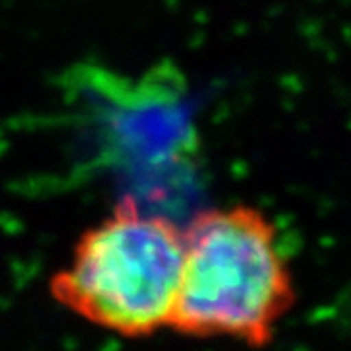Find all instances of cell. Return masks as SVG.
Wrapping results in <instances>:
<instances>
[{
    "label": "cell",
    "mask_w": 351,
    "mask_h": 351,
    "mask_svg": "<svg viewBox=\"0 0 351 351\" xmlns=\"http://www.w3.org/2000/svg\"><path fill=\"white\" fill-rule=\"evenodd\" d=\"M184 267V228L119 203L86 228L51 295L88 324L123 338L170 330Z\"/></svg>",
    "instance_id": "2"
},
{
    "label": "cell",
    "mask_w": 351,
    "mask_h": 351,
    "mask_svg": "<svg viewBox=\"0 0 351 351\" xmlns=\"http://www.w3.org/2000/svg\"><path fill=\"white\" fill-rule=\"evenodd\" d=\"M295 299L277 228L260 209H207L184 228V267L170 330L265 348Z\"/></svg>",
    "instance_id": "1"
}]
</instances>
